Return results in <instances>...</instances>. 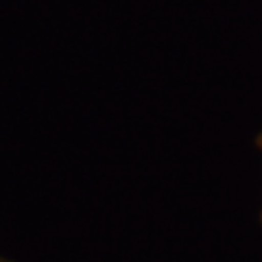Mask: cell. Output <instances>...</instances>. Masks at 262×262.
<instances>
[{"label":"cell","mask_w":262,"mask_h":262,"mask_svg":"<svg viewBox=\"0 0 262 262\" xmlns=\"http://www.w3.org/2000/svg\"><path fill=\"white\" fill-rule=\"evenodd\" d=\"M0 262H11V260H7V258H3V256H0Z\"/></svg>","instance_id":"1"},{"label":"cell","mask_w":262,"mask_h":262,"mask_svg":"<svg viewBox=\"0 0 262 262\" xmlns=\"http://www.w3.org/2000/svg\"><path fill=\"white\" fill-rule=\"evenodd\" d=\"M260 151H262V134H260Z\"/></svg>","instance_id":"2"}]
</instances>
